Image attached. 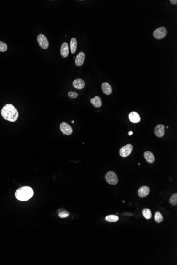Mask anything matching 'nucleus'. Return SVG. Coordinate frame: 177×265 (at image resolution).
<instances>
[{
	"label": "nucleus",
	"instance_id": "10",
	"mask_svg": "<svg viewBox=\"0 0 177 265\" xmlns=\"http://www.w3.org/2000/svg\"><path fill=\"white\" fill-rule=\"evenodd\" d=\"M60 54L63 58L68 57L69 55V47L67 43H63L60 47Z\"/></svg>",
	"mask_w": 177,
	"mask_h": 265
},
{
	"label": "nucleus",
	"instance_id": "16",
	"mask_svg": "<svg viewBox=\"0 0 177 265\" xmlns=\"http://www.w3.org/2000/svg\"><path fill=\"white\" fill-rule=\"evenodd\" d=\"M90 102L95 108H100L102 105V101L101 100L100 97H99L98 96L91 98L90 100Z\"/></svg>",
	"mask_w": 177,
	"mask_h": 265
},
{
	"label": "nucleus",
	"instance_id": "24",
	"mask_svg": "<svg viewBox=\"0 0 177 265\" xmlns=\"http://www.w3.org/2000/svg\"><path fill=\"white\" fill-rule=\"evenodd\" d=\"M68 95L72 98H76L78 96V94L76 92H70L68 93Z\"/></svg>",
	"mask_w": 177,
	"mask_h": 265
},
{
	"label": "nucleus",
	"instance_id": "7",
	"mask_svg": "<svg viewBox=\"0 0 177 265\" xmlns=\"http://www.w3.org/2000/svg\"><path fill=\"white\" fill-rule=\"evenodd\" d=\"M60 128L63 133L65 135H69L72 134V128L67 123L62 122L60 123Z\"/></svg>",
	"mask_w": 177,
	"mask_h": 265
},
{
	"label": "nucleus",
	"instance_id": "17",
	"mask_svg": "<svg viewBox=\"0 0 177 265\" xmlns=\"http://www.w3.org/2000/svg\"><path fill=\"white\" fill-rule=\"evenodd\" d=\"M77 40L75 38H72L70 41V49L72 54H74L77 50Z\"/></svg>",
	"mask_w": 177,
	"mask_h": 265
},
{
	"label": "nucleus",
	"instance_id": "27",
	"mask_svg": "<svg viewBox=\"0 0 177 265\" xmlns=\"http://www.w3.org/2000/svg\"><path fill=\"white\" fill-rule=\"evenodd\" d=\"M72 123H74V121H72Z\"/></svg>",
	"mask_w": 177,
	"mask_h": 265
},
{
	"label": "nucleus",
	"instance_id": "4",
	"mask_svg": "<svg viewBox=\"0 0 177 265\" xmlns=\"http://www.w3.org/2000/svg\"><path fill=\"white\" fill-rule=\"evenodd\" d=\"M167 35V30L164 27H161L155 29L153 33V37L157 39H162Z\"/></svg>",
	"mask_w": 177,
	"mask_h": 265
},
{
	"label": "nucleus",
	"instance_id": "9",
	"mask_svg": "<svg viewBox=\"0 0 177 265\" xmlns=\"http://www.w3.org/2000/svg\"><path fill=\"white\" fill-rule=\"evenodd\" d=\"M85 59V54L83 52H80L76 56L75 58V65L77 66H81L84 62Z\"/></svg>",
	"mask_w": 177,
	"mask_h": 265
},
{
	"label": "nucleus",
	"instance_id": "2",
	"mask_svg": "<svg viewBox=\"0 0 177 265\" xmlns=\"http://www.w3.org/2000/svg\"><path fill=\"white\" fill-rule=\"evenodd\" d=\"M34 194L33 189L29 186H23L16 190L15 198L18 200L26 201L32 198Z\"/></svg>",
	"mask_w": 177,
	"mask_h": 265
},
{
	"label": "nucleus",
	"instance_id": "13",
	"mask_svg": "<svg viewBox=\"0 0 177 265\" xmlns=\"http://www.w3.org/2000/svg\"><path fill=\"white\" fill-rule=\"evenodd\" d=\"M101 88L103 92L106 95H109L111 94L112 93V87L108 83H103L101 85Z\"/></svg>",
	"mask_w": 177,
	"mask_h": 265
},
{
	"label": "nucleus",
	"instance_id": "11",
	"mask_svg": "<svg viewBox=\"0 0 177 265\" xmlns=\"http://www.w3.org/2000/svg\"><path fill=\"white\" fill-rule=\"evenodd\" d=\"M128 117L130 121L134 123L140 122L141 121V117L139 114L135 111H133L130 113Z\"/></svg>",
	"mask_w": 177,
	"mask_h": 265
},
{
	"label": "nucleus",
	"instance_id": "15",
	"mask_svg": "<svg viewBox=\"0 0 177 265\" xmlns=\"http://www.w3.org/2000/svg\"><path fill=\"white\" fill-rule=\"evenodd\" d=\"M144 156L147 162L150 164L154 163L155 161L154 156L150 151H146L144 153Z\"/></svg>",
	"mask_w": 177,
	"mask_h": 265
},
{
	"label": "nucleus",
	"instance_id": "26",
	"mask_svg": "<svg viewBox=\"0 0 177 265\" xmlns=\"http://www.w3.org/2000/svg\"><path fill=\"white\" fill-rule=\"evenodd\" d=\"M133 134V132L132 131H130L129 133H128V135H132Z\"/></svg>",
	"mask_w": 177,
	"mask_h": 265
},
{
	"label": "nucleus",
	"instance_id": "5",
	"mask_svg": "<svg viewBox=\"0 0 177 265\" xmlns=\"http://www.w3.org/2000/svg\"><path fill=\"white\" fill-rule=\"evenodd\" d=\"M37 41L40 47L47 49L49 47V41L47 38L43 34H39L37 36Z\"/></svg>",
	"mask_w": 177,
	"mask_h": 265
},
{
	"label": "nucleus",
	"instance_id": "20",
	"mask_svg": "<svg viewBox=\"0 0 177 265\" xmlns=\"http://www.w3.org/2000/svg\"><path fill=\"white\" fill-rule=\"evenodd\" d=\"M155 220L157 223H160L163 221V216L161 213L157 212L155 213Z\"/></svg>",
	"mask_w": 177,
	"mask_h": 265
},
{
	"label": "nucleus",
	"instance_id": "22",
	"mask_svg": "<svg viewBox=\"0 0 177 265\" xmlns=\"http://www.w3.org/2000/svg\"><path fill=\"white\" fill-rule=\"evenodd\" d=\"M8 49V46L5 43L0 41V52H5Z\"/></svg>",
	"mask_w": 177,
	"mask_h": 265
},
{
	"label": "nucleus",
	"instance_id": "21",
	"mask_svg": "<svg viewBox=\"0 0 177 265\" xmlns=\"http://www.w3.org/2000/svg\"><path fill=\"white\" fill-rule=\"evenodd\" d=\"M170 204L173 206H176L177 204V194L175 193L170 199Z\"/></svg>",
	"mask_w": 177,
	"mask_h": 265
},
{
	"label": "nucleus",
	"instance_id": "3",
	"mask_svg": "<svg viewBox=\"0 0 177 265\" xmlns=\"http://www.w3.org/2000/svg\"><path fill=\"white\" fill-rule=\"evenodd\" d=\"M105 178L107 182L110 185H116L118 183L117 175L112 171L108 172L105 176Z\"/></svg>",
	"mask_w": 177,
	"mask_h": 265
},
{
	"label": "nucleus",
	"instance_id": "25",
	"mask_svg": "<svg viewBox=\"0 0 177 265\" xmlns=\"http://www.w3.org/2000/svg\"><path fill=\"white\" fill-rule=\"evenodd\" d=\"M170 3H171L172 4H173V5H176V4H177V0H170Z\"/></svg>",
	"mask_w": 177,
	"mask_h": 265
},
{
	"label": "nucleus",
	"instance_id": "23",
	"mask_svg": "<svg viewBox=\"0 0 177 265\" xmlns=\"http://www.w3.org/2000/svg\"><path fill=\"white\" fill-rule=\"evenodd\" d=\"M70 215L69 212H68L66 211H63L62 212H60L58 213V216L60 218H67Z\"/></svg>",
	"mask_w": 177,
	"mask_h": 265
},
{
	"label": "nucleus",
	"instance_id": "14",
	"mask_svg": "<svg viewBox=\"0 0 177 265\" xmlns=\"http://www.w3.org/2000/svg\"><path fill=\"white\" fill-rule=\"evenodd\" d=\"M85 85V83L84 81L80 78L76 79L73 82V86L79 90H81L84 88Z\"/></svg>",
	"mask_w": 177,
	"mask_h": 265
},
{
	"label": "nucleus",
	"instance_id": "6",
	"mask_svg": "<svg viewBox=\"0 0 177 265\" xmlns=\"http://www.w3.org/2000/svg\"><path fill=\"white\" fill-rule=\"evenodd\" d=\"M133 147L131 144H128L123 146L119 150L120 155L122 157H127L132 153Z\"/></svg>",
	"mask_w": 177,
	"mask_h": 265
},
{
	"label": "nucleus",
	"instance_id": "8",
	"mask_svg": "<svg viewBox=\"0 0 177 265\" xmlns=\"http://www.w3.org/2000/svg\"><path fill=\"white\" fill-rule=\"evenodd\" d=\"M154 132L157 137L162 138L165 135V127L162 124L158 125L155 128Z\"/></svg>",
	"mask_w": 177,
	"mask_h": 265
},
{
	"label": "nucleus",
	"instance_id": "12",
	"mask_svg": "<svg viewBox=\"0 0 177 265\" xmlns=\"http://www.w3.org/2000/svg\"><path fill=\"white\" fill-rule=\"evenodd\" d=\"M150 188L146 186H143L138 190V195L140 198H145L150 193Z\"/></svg>",
	"mask_w": 177,
	"mask_h": 265
},
{
	"label": "nucleus",
	"instance_id": "19",
	"mask_svg": "<svg viewBox=\"0 0 177 265\" xmlns=\"http://www.w3.org/2000/svg\"><path fill=\"white\" fill-rule=\"evenodd\" d=\"M106 220L110 222H115L119 220V217L115 215H108L105 218Z\"/></svg>",
	"mask_w": 177,
	"mask_h": 265
},
{
	"label": "nucleus",
	"instance_id": "1",
	"mask_svg": "<svg viewBox=\"0 0 177 265\" xmlns=\"http://www.w3.org/2000/svg\"><path fill=\"white\" fill-rule=\"evenodd\" d=\"M1 114L5 120L12 122L16 121L19 117L17 110L11 104H7L2 108Z\"/></svg>",
	"mask_w": 177,
	"mask_h": 265
},
{
	"label": "nucleus",
	"instance_id": "18",
	"mask_svg": "<svg viewBox=\"0 0 177 265\" xmlns=\"http://www.w3.org/2000/svg\"><path fill=\"white\" fill-rule=\"evenodd\" d=\"M142 214L144 217L147 220H149L152 217V213L149 209H143L142 210Z\"/></svg>",
	"mask_w": 177,
	"mask_h": 265
}]
</instances>
